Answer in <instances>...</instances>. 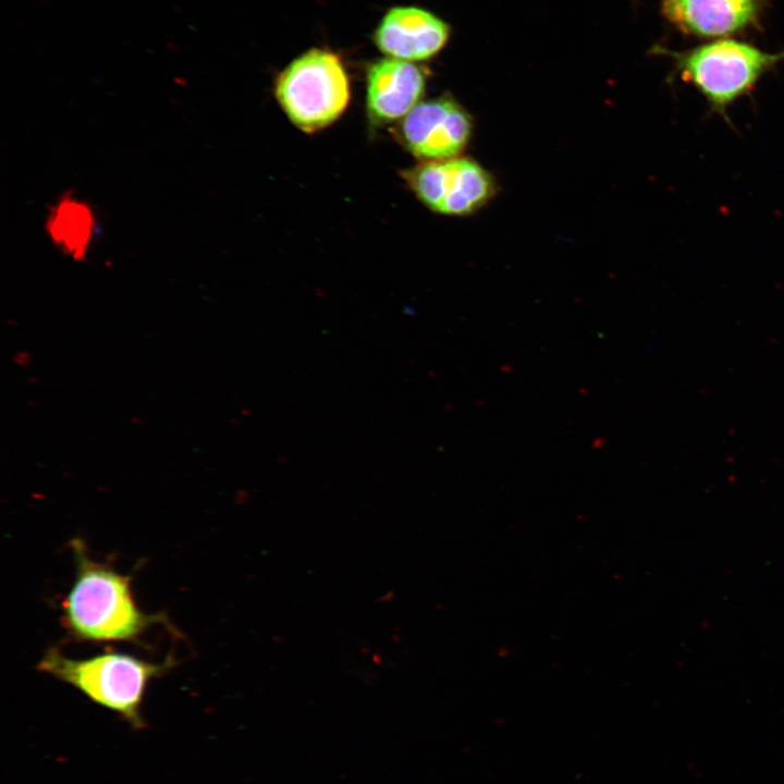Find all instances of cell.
Masks as SVG:
<instances>
[{"instance_id":"7","label":"cell","mask_w":784,"mask_h":784,"mask_svg":"<svg viewBox=\"0 0 784 784\" xmlns=\"http://www.w3.org/2000/svg\"><path fill=\"white\" fill-rule=\"evenodd\" d=\"M450 36L448 24L417 7L391 8L373 33L377 48L388 58L422 61L436 56Z\"/></svg>"},{"instance_id":"5","label":"cell","mask_w":784,"mask_h":784,"mask_svg":"<svg viewBox=\"0 0 784 784\" xmlns=\"http://www.w3.org/2000/svg\"><path fill=\"white\" fill-rule=\"evenodd\" d=\"M403 176L416 197L430 210L446 216L476 212L497 192L494 177L470 158L421 161Z\"/></svg>"},{"instance_id":"13","label":"cell","mask_w":784,"mask_h":784,"mask_svg":"<svg viewBox=\"0 0 784 784\" xmlns=\"http://www.w3.org/2000/svg\"><path fill=\"white\" fill-rule=\"evenodd\" d=\"M39 1L42 2V3H46V4H49V3H50V1H47V0H39Z\"/></svg>"},{"instance_id":"4","label":"cell","mask_w":784,"mask_h":784,"mask_svg":"<svg viewBox=\"0 0 784 784\" xmlns=\"http://www.w3.org/2000/svg\"><path fill=\"white\" fill-rule=\"evenodd\" d=\"M683 81L706 99L710 112L727 123L728 108L748 96L760 77L784 58L750 45L720 40L682 53H673Z\"/></svg>"},{"instance_id":"9","label":"cell","mask_w":784,"mask_h":784,"mask_svg":"<svg viewBox=\"0 0 784 784\" xmlns=\"http://www.w3.org/2000/svg\"><path fill=\"white\" fill-rule=\"evenodd\" d=\"M44 231L50 244L63 256L84 261L93 252L99 235L95 207L76 192L61 193L48 206Z\"/></svg>"},{"instance_id":"3","label":"cell","mask_w":784,"mask_h":784,"mask_svg":"<svg viewBox=\"0 0 784 784\" xmlns=\"http://www.w3.org/2000/svg\"><path fill=\"white\" fill-rule=\"evenodd\" d=\"M274 96L298 130L315 133L336 121L346 110L351 99L350 79L336 53L313 48L280 72Z\"/></svg>"},{"instance_id":"2","label":"cell","mask_w":784,"mask_h":784,"mask_svg":"<svg viewBox=\"0 0 784 784\" xmlns=\"http://www.w3.org/2000/svg\"><path fill=\"white\" fill-rule=\"evenodd\" d=\"M172 666L171 658L151 663L127 653L106 651L87 659H72L63 656L59 648L50 647L37 670L73 686L93 702L140 730L146 725L142 705L148 683Z\"/></svg>"},{"instance_id":"12","label":"cell","mask_w":784,"mask_h":784,"mask_svg":"<svg viewBox=\"0 0 784 784\" xmlns=\"http://www.w3.org/2000/svg\"><path fill=\"white\" fill-rule=\"evenodd\" d=\"M174 10L179 13H183V10H180V8H177V7H174Z\"/></svg>"},{"instance_id":"11","label":"cell","mask_w":784,"mask_h":784,"mask_svg":"<svg viewBox=\"0 0 784 784\" xmlns=\"http://www.w3.org/2000/svg\"><path fill=\"white\" fill-rule=\"evenodd\" d=\"M166 46H167L168 48L177 50V47H176L175 45H172L171 42H166Z\"/></svg>"},{"instance_id":"6","label":"cell","mask_w":784,"mask_h":784,"mask_svg":"<svg viewBox=\"0 0 784 784\" xmlns=\"http://www.w3.org/2000/svg\"><path fill=\"white\" fill-rule=\"evenodd\" d=\"M471 133L470 114L448 96L419 102L399 126L402 144L421 161L458 157Z\"/></svg>"},{"instance_id":"10","label":"cell","mask_w":784,"mask_h":784,"mask_svg":"<svg viewBox=\"0 0 784 784\" xmlns=\"http://www.w3.org/2000/svg\"><path fill=\"white\" fill-rule=\"evenodd\" d=\"M758 0H663V15L681 30L702 37L725 36L749 25Z\"/></svg>"},{"instance_id":"1","label":"cell","mask_w":784,"mask_h":784,"mask_svg":"<svg viewBox=\"0 0 784 784\" xmlns=\"http://www.w3.org/2000/svg\"><path fill=\"white\" fill-rule=\"evenodd\" d=\"M75 579L61 603V623L77 641H135L147 628L163 621L136 604L132 577L93 560L81 539L70 542Z\"/></svg>"},{"instance_id":"8","label":"cell","mask_w":784,"mask_h":784,"mask_svg":"<svg viewBox=\"0 0 784 784\" xmlns=\"http://www.w3.org/2000/svg\"><path fill=\"white\" fill-rule=\"evenodd\" d=\"M424 71L409 61L387 58L371 64L366 77V107L376 123L403 119L420 102Z\"/></svg>"}]
</instances>
